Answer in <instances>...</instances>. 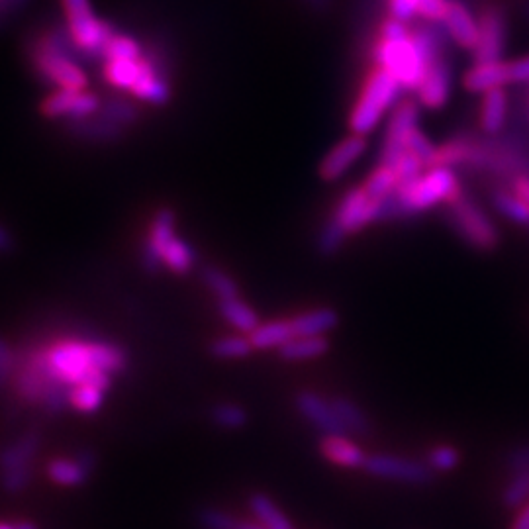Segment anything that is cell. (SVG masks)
I'll list each match as a JSON object with an SVG mask.
<instances>
[{"label": "cell", "mask_w": 529, "mask_h": 529, "mask_svg": "<svg viewBox=\"0 0 529 529\" xmlns=\"http://www.w3.org/2000/svg\"><path fill=\"white\" fill-rule=\"evenodd\" d=\"M14 528L16 529H38L36 528V526H34V524H32V522H22V524H16Z\"/></svg>", "instance_id": "cell-56"}, {"label": "cell", "mask_w": 529, "mask_h": 529, "mask_svg": "<svg viewBox=\"0 0 529 529\" xmlns=\"http://www.w3.org/2000/svg\"><path fill=\"white\" fill-rule=\"evenodd\" d=\"M236 529H265L261 524H253V522H238Z\"/></svg>", "instance_id": "cell-55"}, {"label": "cell", "mask_w": 529, "mask_h": 529, "mask_svg": "<svg viewBox=\"0 0 529 529\" xmlns=\"http://www.w3.org/2000/svg\"><path fill=\"white\" fill-rule=\"evenodd\" d=\"M16 361H18V355L12 351V347L4 339H0V386L8 385V381L12 379Z\"/></svg>", "instance_id": "cell-47"}, {"label": "cell", "mask_w": 529, "mask_h": 529, "mask_svg": "<svg viewBox=\"0 0 529 529\" xmlns=\"http://www.w3.org/2000/svg\"><path fill=\"white\" fill-rule=\"evenodd\" d=\"M424 169H426V165L416 155L406 151L394 165V171H396V177H398V187L396 189L410 187L414 181H418L424 175Z\"/></svg>", "instance_id": "cell-39"}, {"label": "cell", "mask_w": 529, "mask_h": 529, "mask_svg": "<svg viewBox=\"0 0 529 529\" xmlns=\"http://www.w3.org/2000/svg\"><path fill=\"white\" fill-rule=\"evenodd\" d=\"M210 351L218 359H241L253 351V343L245 336L220 337L212 343Z\"/></svg>", "instance_id": "cell-37"}, {"label": "cell", "mask_w": 529, "mask_h": 529, "mask_svg": "<svg viewBox=\"0 0 529 529\" xmlns=\"http://www.w3.org/2000/svg\"><path fill=\"white\" fill-rule=\"evenodd\" d=\"M529 498V471L514 475L510 484L502 492V504L506 508H516L522 506Z\"/></svg>", "instance_id": "cell-42"}, {"label": "cell", "mask_w": 529, "mask_h": 529, "mask_svg": "<svg viewBox=\"0 0 529 529\" xmlns=\"http://www.w3.org/2000/svg\"><path fill=\"white\" fill-rule=\"evenodd\" d=\"M471 147H473V136L461 134L451 138L449 142L437 147L435 151V163L433 167H461L467 165L471 157Z\"/></svg>", "instance_id": "cell-28"}, {"label": "cell", "mask_w": 529, "mask_h": 529, "mask_svg": "<svg viewBox=\"0 0 529 529\" xmlns=\"http://www.w3.org/2000/svg\"><path fill=\"white\" fill-rule=\"evenodd\" d=\"M144 55V48L138 40L128 34L114 32V36L106 42L102 49V61H136Z\"/></svg>", "instance_id": "cell-31"}, {"label": "cell", "mask_w": 529, "mask_h": 529, "mask_svg": "<svg viewBox=\"0 0 529 529\" xmlns=\"http://www.w3.org/2000/svg\"><path fill=\"white\" fill-rule=\"evenodd\" d=\"M508 116V95L504 89L486 91L481 104V130L488 136H496Z\"/></svg>", "instance_id": "cell-22"}, {"label": "cell", "mask_w": 529, "mask_h": 529, "mask_svg": "<svg viewBox=\"0 0 529 529\" xmlns=\"http://www.w3.org/2000/svg\"><path fill=\"white\" fill-rule=\"evenodd\" d=\"M508 40L506 12L498 4L482 6L479 14V46L473 51L477 63L500 61Z\"/></svg>", "instance_id": "cell-8"}, {"label": "cell", "mask_w": 529, "mask_h": 529, "mask_svg": "<svg viewBox=\"0 0 529 529\" xmlns=\"http://www.w3.org/2000/svg\"><path fill=\"white\" fill-rule=\"evenodd\" d=\"M294 337L324 336L337 326V314L330 308H320L306 312L302 316H296L290 320Z\"/></svg>", "instance_id": "cell-23"}, {"label": "cell", "mask_w": 529, "mask_h": 529, "mask_svg": "<svg viewBox=\"0 0 529 529\" xmlns=\"http://www.w3.org/2000/svg\"><path fill=\"white\" fill-rule=\"evenodd\" d=\"M140 59H136V61H104V67H102L104 81L110 87H114L116 91H128L130 93L132 87L136 85L138 77H140V69H142Z\"/></svg>", "instance_id": "cell-25"}, {"label": "cell", "mask_w": 529, "mask_h": 529, "mask_svg": "<svg viewBox=\"0 0 529 529\" xmlns=\"http://www.w3.org/2000/svg\"><path fill=\"white\" fill-rule=\"evenodd\" d=\"M373 59L377 67L386 69L400 83L402 91H410V93L420 89L430 69L426 59L414 46L412 34L396 40L379 38L373 49Z\"/></svg>", "instance_id": "cell-3"}, {"label": "cell", "mask_w": 529, "mask_h": 529, "mask_svg": "<svg viewBox=\"0 0 529 529\" xmlns=\"http://www.w3.org/2000/svg\"><path fill=\"white\" fill-rule=\"evenodd\" d=\"M194 263H196V253L189 243L183 240L171 241L163 253V265H167V269H171L177 275H187L193 271Z\"/></svg>", "instance_id": "cell-34"}, {"label": "cell", "mask_w": 529, "mask_h": 529, "mask_svg": "<svg viewBox=\"0 0 529 529\" xmlns=\"http://www.w3.org/2000/svg\"><path fill=\"white\" fill-rule=\"evenodd\" d=\"M512 83L510 79V63L506 61H490V63H477L471 67L463 77V87L469 93L484 95L492 89H504V85Z\"/></svg>", "instance_id": "cell-17"}, {"label": "cell", "mask_w": 529, "mask_h": 529, "mask_svg": "<svg viewBox=\"0 0 529 529\" xmlns=\"http://www.w3.org/2000/svg\"><path fill=\"white\" fill-rule=\"evenodd\" d=\"M330 402H332V406H334V410H336V414L339 416V420L343 422L347 432L355 433V435H367L369 433V420L353 400L337 396Z\"/></svg>", "instance_id": "cell-32"}, {"label": "cell", "mask_w": 529, "mask_h": 529, "mask_svg": "<svg viewBox=\"0 0 529 529\" xmlns=\"http://www.w3.org/2000/svg\"><path fill=\"white\" fill-rule=\"evenodd\" d=\"M451 0H420L416 14L426 22H443Z\"/></svg>", "instance_id": "cell-46"}, {"label": "cell", "mask_w": 529, "mask_h": 529, "mask_svg": "<svg viewBox=\"0 0 529 529\" xmlns=\"http://www.w3.org/2000/svg\"><path fill=\"white\" fill-rule=\"evenodd\" d=\"M0 529H16L12 524H0Z\"/></svg>", "instance_id": "cell-57"}, {"label": "cell", "mask_w": 529, "mask_h": 529, "mask_svg": "<svg viewBox=\"0 0 529 529\" xmlns=\"http://www.w3.org/2000/svg\"><path fill=\"white\" fill-rule=\"evenodd\" d=\"M420 0H388V12L392 18L408 22L412 16H416V6Z\"/></svg>", "instance_id": "cell-49"}, {"label": "cell", "mask_w": 529, "mask_h": 529, "mask_svg": "<svg viewBox=\"0 0 529 529\" xmlns=\"http://www.w3.org/2000/svg\"><path fill=\"white\" fill-rule=\"evenodd\" d=\"M508 471L512 475H520V473H528L529 471V443L518 445L510 451L508 455V463H506Z\"/></svg>", "instance_id": "cell-48"}, {"label": "cell", "mask_w": 529, "mask_h": 529, "mask_svg": "<svg viewBox=\"0 0 529 529\" xmlns=\"http://www.w3.org/2000/svg\"><path fill=\"white\" fill-rule=\"evenodd\" d=\"M406 151H410L412 155H416L426 165V169L433 167L437 147L418 128L408 136V140H406Z\"/></svg>", "instance_id": "cell-43"}, {"label": "cell", "mask_w": 529, "mask_h": 529, "mask_svg": "<svg viewBox=\"0 0 529 529\" xmlns=\"http://www.w3.org/2000/svg\"><path fill=\"white\" fill-rule=\"evenodd\" d=\"M95 469V457L91 453H83L75 459L57 457L51 459L46 467L49 481L61 486H79L87 482L91 471Z\"/></svg>", "instance_id": "cell-19"}, {"label": "cell", "mask_w": 529, "mask_h": 529, "mask_svg": "<svg viewBox=\"0 0 529 529\" xmlns=\"http://www.w3.org/2000/svg\"><path fill=\"white\" fill-rule=\"evenodd\" d=\"M249 508L259 524L265 529H294L287 516L275 506V502L265 494H253L249 498Z\"/></svg>", "instance_id": "cell-30"}, {"label": "cell", "mask_w": 529, "mask_h": 529, "mask_svg": "<svg viewBox=\"0 0 529 529\" xmlns=\"http://www.w3.org/2000/svg\"><path fill=\"white\" fill-rule=\"evenodd\" d=\"M65 126L69 130V134H73L75 138L87 140V142H116L126 132V128L106 120L98 112L89 118H83V120H67Z\"/></svg>", "instance_id": "cell-20"}, {"label": "cell", "mask_w": 529, "mask_h": 529, "mask_svg": "<svg viewBox=\"0 0 529 529\" xmlns=\"http://www.w3.org/2000/svg\"><path fill=\"white\" fill-rule=\"evenodd\" d=\"M296 410L322 433L326 435H347V430L343 426V422L339 420V416L332 406V402L324 400L322 396L314 394V392H300L294 400Z\"/></svg>", "instance_id": "cell-14"}, {"label": "cell", "mask_w": 529, "mask_h": 529, "mask_svg": "<svg viewBox=\"0 0 529 529\" xmlns=\"http://www.w3.org/2000/svg\"><path fill=\"white\" fill-rule=\"evenodd\" d=\"M512 529H529V506H526V508L518 514V518H516L514 524H512Z\"/></svg>", "instance_id": "cell-53"}, {"label": "cell", "mask_w": 529, "mask_h": 529, "mask_svg": "<svg viewBox=\"0 0 529 529\" xmlns=\"http://www.w3.org/2000/svg\"><path fill=\"white\" fill-rule=\"evenodd\" d=\"M102 98L89 91H55L42 100L40 112L48 120H83L97 114Z\"/></svg>", "instance_id": "cell-10"}, {"label": "cell", "mask_w": 529, "mask_h": 529, "mask_svg": "<svg viewBox=\"0 0 529 529\" xmlns=\"http://www.w3.org/2000/svg\"><path fill=\"white\" fill-rule=\"evenodd\" d=\"M400 91V83L386 69H373L365 79L361 95L349 114L351 132L359 136H367L369 132H373L383 120L386 110L396 102Z\"/></svg>", "instance_id": "cell-2"}, {"label": "cell", "mask_w": 529, "mask_h": 529, "mask_svg": "<svg viewBox=\"0 0 529 529\" xmlns=\"http://www.w3.org/2000/svg\"><path fill=\"white\" fill-rule=\"evenodd\" d=\"M492 202L496 206V210L506 216L508 220L520 224V226H529V208L510 191L506 189H494L492 193Z\"/></svg>", "instance_id": "cell-35"}, {"label": "cell", "mask_w": 529, "mask_h": 529, "mask_svg": "<svg viewBox=\"0 0 529 529\" xmlns=\"http://www.w3.org/2000/svg\"><path fill=\"white\" fill-rule=\"evenodd\" d=\"M202 279L208 285V289L212 290L220 300L240 298L238 283L230 275H226L224 271H220L216 267H206L202 273Z\"/></svg>", "instance_id": "cell-38"}, {"label": "cell", "mask_w": 529, "mask_h": 529, "mask_svg": "<svg viewBox=\"0 0 529 529\" xmlns=\"http://www.w3.org/2000/svg\"><path fill=\"white\" fill-rule=\"evenodd\" d=\"M12 249V236L4 226H0V253H6Z\"/></svg>", "instance_id": "cell-54"}, {"label": "cell", "mask_w": 529, "mask_h": 529, "mask_svg": "<svg viewBox=\"0 0 529 529\" xmlns=\"http://www.w3.org/2000/svg\"><path fill=\"white\" fill-rule=\"evenodd\" d=\"M445 218L449 226L475 249L492 251L500 241L496 226L469 194L463 193L455 202L447 204Z\"/></svg>", "instance_id": "cell-5"}, {"label": "cell", "mask_w": 529, "mask_h": 529, "mask_svg": "<svg viewBox=\"0 0 529 529\" xmlns=\"http://www.w3.org/2000/svg\"><path fill=\"white\" fill-rule=\"evenodd\" d=\"M294 337L290 320H275L269 324H261L249 339L253 343V349H279Z\"/></svg>", "instance_id": "cell-29"}, {"label": "cell", "mask_w": 529, "mask_h": 529, "mask_svg": "<svg viewBox=\"0 0 529 529\" xmlns=\"http://www.w3.org/2000/svg\"><path fill=\"white\" fill-rule=\"evenodd\" d=\"M510 187H512V193L516 194L529 208V175H516L510 181Z\"/></svg>", "instance_id": "cell-51"}, {"label": "cell", "mask_w": 529, "mask_h": 529, "mask_svg": "<svg viewBox=\"0 0 529 529\" xmlns=\"http://www.w3.org/2000/svg\"><path fill=\"white\" fill-rule=\"evenodd\" d=\"M175 240V214L169 208H163L155 214L149 230V238L145 241L144 267L149 273H157L163 267V253L167 245Z\"/></svg>", "instance_id": "cell-13"}, {"label": "cell", "mask_w": 529, "mask_h": 529, "mask_svg": "<svg viewBox=\"0 0 529 529\" xmlns=\"http://www.w3.org/2000/svg\"><path fill=\"white\" fill-rule=\"evenodd\" d=\"M381 204L383 202H377L365 193L363 187H357L341 196L332 218L347 234H355L365 226H369L371 222L379 220Z\"/></svg>", "instance_id": "cell-11"}, {"label": "cell", "mask_w": 529, "mask_h": 529, "mask_svg": "<svg viewBox=\"0 0 529 529\" xmlns=\"http://www.w3.org/2000/svg\"><path fill=\"white\" fill-rule=\"evenodd\" d=\"M212 420L222 430H241L247 424V414L238 404H218L212 412Z\"/></svg>", "instance_id": "cell-40"}, {"label": "cell", "mask_w": 529, "mask_h": 529, "mask_svg": "<svg viewBox=\"0 0 529 529\" xmlns=\"http://www.w3.org/2000/svg\"><path fill=\"white\" fill-rule=\"evenodd\" d=\"M198 522L204 529H236L238 520L222 510L204 508L198 512Z\"/></svg>", "instance_id": "cell-45"}, {"label": "cell", "mask_w": 529, "mask_h": 529, "mask_svg": "<svg viewBox=\"0 0 529 529\" xmlns=\"http://www.w3.org/2000/svg\"><path fill=\"white\" fill-rule=\"evenodd\" d=\"M98 114L122 128H130L140 120V108L130 98L120 95L102 98Z\"/></svg>", "instance_id": "cell-27"}, {"label": "cell", "mask_w": 529, "mask_h": 529, "mask_svg": "<svg viewBox=\"0 0 529 529\" xmlns=\"http://www.w3.org/2000/svg\"><path fill=\"white\" fill-rule=\"evenodd\" d=\"M128 365L126 353L108 341L87 337H57L18 357L12 375L16 394L28 404H40L51 412L67 404L75 386L110 388L112 375Z\"/></svg>", "instance_id": "cell-1"}, {"label": "cell", "mask_w": 529, "mask_h": 529, "mask_svg": "<svg viewBox=\"0 0 529 529\" xmlns=\"http://www.w3.org/2000/svg\"><path fill=\"white\" fill-rule=\"evenodd\" d=\"M443 26L449 32V38L467 51H475L479 46V22L469 12L467 6H463L457 0L449 2L447 14L443 18Z\"/></svg>", "instance_id": "cell-16"}, {"label": "cell", "mask_w": 529, "mask_h": 529, "mask_svg": "<svg viewBox=\"0 0 529 529\" xmlns=\"http://www.w3.org/2000/svg\"><path fill=\"white\" fill-rule=\"evenodd\" d=\"M363 469L379 479L408 482V484H428L433 481V469L416 461L392 457V455H371L367 457Z\"/></svg>", "instance_id": "cell-12"}, {"label": "cell", "mask_w": 529, "mask_h": 529, "mask_svg": "<svg viewBox=\"0 0 529 529\" xmlns=\"http://www.w3.org/2000/svg\"><path fill=\"white\" fill-rule=\"evenodd\" d=\"M418 114H420V108L410 98L394 106L392 116L386 126L383 147H381V159H379L381 165L394 167L396 161L406 153V140L418 126Z\"/></svg>", "instance_id": "cell-7"}, {"label": "cell", "mask_w": 529, "mask_h": 529, "mask_svg": "<svg viewBox=\"0 0 529 529\" xmlns=\"http://www.w3.org/2000/svg\"><path fill=\"white\" fill-rule=\"evenodd\" d=\"M304 2L308 4L310 10H314V12H318V14L328 12L330 6H332V0H304Z\"/></svg>", "instance_id": "cell-52"}, {"label": "cell", "mask_w": 529, "mask_h": 529, "mask_svg": "<svg viewBox=\"0 0 529 529\" xmlns=\"http://www.w3.org/2000/svg\"><path fill=\"white\" fill-rule=\"evenodd\" d=\"M449 87H451V67L447 57H441L430 65L426 79L416 93L426 108L437 110L447 102Z\"/></svg>", "instance_id": "cell-18"}, {"label": "cell", "mask_w": 529, "mask_h": 529, "mask_svg": "<svg viewBox=\"0 0 529 529\" xmlns=\"http://www.w3.org/2000/svg\"><path fill=\"white\" fill-rule=\"evenodd\" d=\"M367 149V140L365 136L359 134H351L349 138L341 140L339 144L334 145L326 157L320 163V177L324 181H337L339 177L345 175V171L365 153Z\"/></svg>", "instance_id": "cell-15"}, {"label": "cell", "mask_w": 529, "mask_h": 529, "mask_svg": "<svg viewBox=\"0 0 529 529\" xmlns=\"http://www.w3.org/2000/svg\"><path fill=\"white\" fill-rule=\"evenodd\" d=\"M218 308H220L222 318L243 334H253L261 326L257 312L249 308L245 302H241L240 298L220 300Z\"/></svg>", "instance_id": "cell-26"}, {"label": "cell", "mask_w": 529, "mask_h": 529, "mask_svg": "<svg viewBox=\"0 0 529 529\" xmlns=\"http://www.w3.org/2000/svg\"><path fill=\"white\" fill-rule=\"evenodd\" d=\"M67 18V30L77 51L89 59H100L106 42L114 36V28L100 20L91 0H61Z\"/></svg>", "instance_id": "cell-4"}, {"label": "cell", "mask_w": 529, "mask_h": 529, "mask_svg": "<svg viewBox=\"0 0 529 529\" xmlns=\"http://www.w3.org/2000/svg\"><path fill=\"white\" fill-rule=\"evenodd\" d=\"M28 61L38 79L57 87V91H87L89 77L79 59L61 53L28 51Z\"/></svg>", "instance_id": "cell-6"}, {"label": "cell", "mask_w": 529, "mask_h": 529, "mask_svg": "<svg viewBox=\"0 0 529 529\" xmlns=\"http://www.w3.org/2000/svg\"><path fill=\"white\" fill-rule=\"evenodd\" d=\"M528 14H529V6H528Z\"/></svg>", "instance_id": "cell-59"}, {"label": "cell", "mask_w": 529, "mask_h": 529, "mask_svg": "<svg viewBox=\"0 0 529 529\" xmlns=\"http://www.w3.org/2000/svg\"><path fill=\"white\" fill-rule=\"evenodd\" d=\"M345 238H347V232L337 224L334 218H330L318 236V251L330 257L337 253V249L343 245Z\"/></svg>", "instance_id": "cell-41"}, {"label": "cell", "mask_w": 529, "mask_h": 529, "mask_svg": "<svg viewBox=\"0 0 529 529\" xmlns=\"http://www.w3.org/2000/svg\"><path fill=\"white\" fill-rule=\"evenodd\" d=\"M104 394H106V388H100L97 385L75 386L69 390L67 404L81 414H93L102 406Z\"/></svg>", "instance_id": "cell-36"}, {"label": "cell", "mask_w": 529, "mask_h": 529, "mask_svg": "<svg viewBox=\"0 0 529 529\" xmlns=\"http://www.w3.org/2000/svg\"><path fill=\"white\" fill-rule=\"evenodd\" d=\"M12 2H14V4H16V2H20V0H12Z\"/></svg>", "instance_id": "cell-58"}, {"label": "cell", "mask_w": 529, "mask_h": 529, "mask_svg": "<svg viewBox=\"0 0 529 529\" xmlns=\"http://www.w3.org/2000/svg\"><path fill=\"white\" fill-rule=\"evenodd\" d=\"M361 187L365 189V193L369 194L373 200L383 202L398 187V177H396L394 167L379 163V167L367 177V181Z\"/></svg>", "instance_id": "cell-33"}, {"label": "cell", "mask_w": 529, "mask_h": 529, "mask_svg": "<svg viewBox=\"0 0 529 529\" xmlns=\"http://www.w3.org/2000/svg\"><path fill=\"white\" fill-rule=\"evenodd\" d=\"M38 451V435H26L10 445L0 457L2 486L8 492H20L30 481V469Z\"/></svg>", "instance_id": "cell-9"}, {"label": "cell", "mask_w": 529, "mask_h": 529, "mask_svg": "<svg viewBox=\"0 0 529 529\" xmlns=\"http://www.w3.org/2000/svg\"><path fill=\"white\" fill-rule=\"evenodd\" d=\"M320 451L328 461L347 469L363 467L367 461V455L361 451V447H357L345 435H326L320 443Z\"/></svg>", "instance_id": "cell-21"}, {"label": "cell", "mask_w": 529, "mask_h": 529, "mask_svg": "<svg viewBox=\"0 0 529 529\" xmlns=\"http://www.w3.org/2000/svg\"><path fill=\"white\" fill-rule=\"evenodd\" d=\"M512 83H529V55L510 63Z\"/></svg>", "instance_id": "cell-50"}, {"label": "cell", "mask_w": 529, "mask_h": 529, "mask_svg": "<svg viewBox=\"0 0 529 529\" xmlns=\"http://www.w3.org/2000/svg\"><path fill=\"white\" fill-rule=\"evenodd\" d=\"M428 459H430V467H432L433 471H439V473H449L461 463L459 451L455 447H451V445L435 447L433 451H430Z\"/></svg>", "instance_id": "cell-44"}, {"label": "cell", "mask_w": 529, "mask_h": 529, "mask_svg": "<svg viewBox=\"0 0 529 529\" xmlns=\"http://www.w3.org/2000/svg\"><path fill=\"white\" fill-rule=\"evenodd\" d=\"M330 349V343L324 336L292 337L279 347V355L285 361H306L322 357Z\"/></svg>", "instance_id": "cell-24"}]
</instances>
